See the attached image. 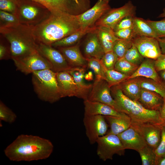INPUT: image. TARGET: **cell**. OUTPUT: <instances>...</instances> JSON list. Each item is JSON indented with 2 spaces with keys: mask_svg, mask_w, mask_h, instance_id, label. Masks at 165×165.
I'll list each match as a JSON object with an SVG mask.
<instances>
[{
  "mask_svg": "<svg viewBox=\"0 0 165 165\" xmlns=\"http://www.w3.org/2000/svg\"><path fill=\"white\" fill-rule=\"evenodd\" d=\"M156 165H165V154L161 156L157 160Z\"/></svg>",
  "mask_w": 165,
  "mask_h": 165,
  "instance_id": "681fc988",
  "label": "cell"
},
{
  "mask_svg": "<svg viewBox=\"0 0 165 165\" xmlns=\"http://www.w3.org/2000/svg\"><path fill=\"white\" fill-rule=\"evenodd\" d=\"M96 32L105 53L112 50L114 44L118 38L111 28L103 26H96Z\"/></svg>",
  "mask_w": 165,
  "mask_h": 165,
  "instance_id": "4316f807",
  "label": "cell"
},
{
  "mask_svg": "<svg viewBox=\"0 0 165 165\" xmlns=\"http://www.w3.org/2000/svg\"><path fill=\"white\" fill-rule=\"evenodd\" d=\"M56 78L61 98L79 97V92L73 77L68 71L56 72Z\"/></svg>",
  "mask_w": 165,
  "mask_h": 165,
  "instance_id": "e0dca14e",
  "label": "cell"
},
{
  "mask_svg": "<svg viewBox=\"0 0 165 165\" xmlns=\"http://www.w3.org/2000/svg\"><path fill=\"white\" fill-rule=\"evenodd\" d=\"M139 153L142 165H156V156L154 149L147 145L140 149Z\"/></svg>",
  "mask_w": 165,
  "mask_h": 165,
  "instance_id": "1f68e13d",
  "label": "cell"
},
{
  "mask_svg": "<svg viewBox=\"0 0 165 165\" xmlns=\"http://www.w3.org/2000/svg\"><path fill=\"white\" fill-rule=\"evenodd\" d=\"M110 88L112 95L119 112L126 114L133 120L163 126L159 111L147 109L138 101L129 99L123 94L118 85Z\"/></svg>",
  "mask_w": 165,
  "mask_h": 165,
  "instance_id": "277c9868",
  "label": "cell"
},
{
  "mask_svg": "<svg viewBox=\"0 0 165 165\" xmlns=\"http://www.w3.org/2000/svg\"><path fill=\"white\" fill-rule=\"evenodd\" d=\"M146 20L153 28L157 38H165V17L158 21Z\"/></svg>",
  "mask_w": 165,
  "mask_h": 165,
  "instance_id": "ab89813d",
  "label": "cell"
},
{
  "mask_svg": "<svg viewBox=\"0 0 165 165\" xmlns=\"http://www.w3.org/2000/svg\"><path fill=\"white\" fill-rule=\"evenodd\" d=\"M103 0V1H105V2H109V1H110V0Z\"/></svg>",
  "mask_w": 165,
  "mask_h": 165,
  "instance_id": "f5cc1de1",
  "label": "cell"
},
{
  "mask_svg": "<svg viewBox=\"0 0 165 165\" xmlns=\"http://www.w3.org/2000/svg\"><path fill=\"white\" fill-rule=\"evenodd\" d=\"M96 28L97 27L95 26L86 29L81 28L68 36L54 42L51 46L55 48H58L74 45L85 35L94 31Z\"/></svg>",
  "mask_w": 165,
  "mask_h": 165,
  "instance_id": "83f0119b",
  "label": "cell"
},
{
  "mask_svg": "<svg viewBox=\"0 0 165 165\" xmlns=\"http://www.w3.org/2000/svg\"><path fill=\"white\" fill-rule=\"evenodd\" d=\"M84 116L101 115L120 116L125 113L118 112L107 104L96 101H84Z\"/></svg>",
  "mask_w": 165,
  "mask_h": 165,
  "instance_id": "44dd1931",
  "label": "cell"
},
{
  "mask_svg": "<svg viewBox=\"0 0 165 165\" xmlns=\"http://www.w3.org/2000/svg\"><path fill=\"white\" fill-rule=\"evenodd\" d=\"M86 69L82 68H72L68 72L73 77L77 84L79 92V98L84 101L87 100L92 88V84L86 83L84 78Z\"/></svg>",
  "mask_w": 165,
  "mask_h": 165,
  "instance_id": "484cf974",
  "label": "cell"
},
{
  "mask_svg": "<svg viewBox=\"0 0 165 165\" xmlns=\"http://www.w3.org/2000/svg\"><path fill=\"white\" fill-rule=\"evenodd\" d=\"M131 125L138 131L147 144L156 149L160 142L163 126L131 120Z\"/></svg>",
  "mask_w": 165,
  "mask_h": 165,
  "instance_id": "5bb4252c",
  "label": "cell"
},
{
  "mask_svg": "<svg viewBox=\"0 0 165 165\" xmlns=\"http://www.w3.org/2000/svg\"><path fill=\"white\" fill-rule=\"evenodd\" d=\"M11 58L10 45L8 40L2 35H0V59Z\"/></svg>",
  "mask_w": 165,
  "mask_h": 165,
  "instance_id": "60d3db41",
  "label": "cell"
},
{
  "mask_svg": "<svg viewBox=\"0 0 165 165\" xmlns=\"http://www.w3.org/2000/svg\"><path fill=\"white\" fill-rule=\"evenodd\" d=\"M104 116L110 127V129L108 130L106 134L117 135L127 129L131 126V119L126 114L120 116Z\"/></svg>",
  "mask_w": 165,
  "mask_h": 165,
  "instance_id": "d4e9b609",
  "label": "cell"
},
{
  "mask_svg": "<svg viewBox=\"0 0 165 165\" xmlns=\"http://www.w3.org/2000/svg\"><path fill=\"white\" fill-rule=\"evenodd\" d=\"M83 123L90 144L96 143L99 137L105 135L108 131V124L103 116H84Z\"/></svg>",
  "mask_w": 165,
  "mask_h": 165,
  "instance_id": "8fae6325",
  "label": "cell"
},
{
  "mask_svg": "<svg viewBox=\"0 0 165 165\" xmlns=\"http://www.w3.org/2000/svg\"><path fill=\"white\" fill-rule=\"evenodd\" d=\"M34 27L20 24L13 27L0 28V34L9 43L11 59L21 57L37 50Z\"/></svg>",
  "mask_w": 165,
  "mask_h": 165,
  "instance_id": "3957f363",
  "label": "cell"
},
{
  "mask_svg": "<svg viewBox=\"0 0 165 165\" xmlns=\"http://www.w3.org/2000/svg\"><path fill=\"white\" fill-rule=\"evenodd\" d=\"M133 40H129L118 38L115 42L112 51L119 59L123 57L127 51L131 47Z\"/></svg>",
  "mask_w": 165,
  "mask_h": 165,
  "instance_id": "836d02e7",
  "label": "cell"
},
{
  "mask_svg": "<svg viewBox=\"0 0 165 165\" xmlns=\"http://www.w3.org/2000/svg\"><path fill=\"white\" fill-rule=\"evenodd\" d=\"M155 67L157 72L165 69V54L162 53L155 60Z\"/></svg>",
  "mask_w": 165,
  "mask_h": 165,
  "instance_id": "bcb514c9",
  "label": "cell"
},
{
  "mask_svg": "<svg viewBox=\"0 0 165 165\" xmlns=\"http://www.w3.org/2000/svg\"><path fill=\"white\" fill-rule=\"evenodd\" d=\"M16 117V114L1 101L0 102V127L2 126V121L9 123H12L15 121Z\"/></svg>",
  "mask_w": 165,
  "mask_h": 165,
  "instance_id": "74e56055",
  "label": "cell"
},
{
  "mask_svg": "<svg viewBox=\"0 0 165 165\" xmlns=\"http://www.w3.org/2000/svg\"><path fill=\"white\" fill-rule=\"evenodd\" d=\"M142 77L127 79L119 85L123 94L129 99L138 101L141 94Z\"/></svg>",
  "mask_w": 165,
  "mask_h": 165,
  "instance_id": "cb8c5ba5",
  "label": "cell"
},
{
  "mask_svg": "<svg viewBox=\"0 0 165 165\" xmlns=\"http://www.w3.org/2000/svg\"><path fill=\"white\" fill-rule=\"evenodd\" d=\"M16 8L15 0H0V10L14 14Z\"/></svg>",
  "mask_w": 165,
  "mask_h": 165,
  "instance_id": "f6af8a7d",
  "label": "cell"
},
{
  "mask_svg": "<svg viewBox=\"0 0 165 165\" xmlns=\"http://www.w3.org/2000/svg\"><path fill=\"white\" fill-rule=\"evenodd\" d=\"M105 80L109 86L119 85L127 79L130 76L118 71L114 69H108L105 68Z\"/></svg>",
  "mask_w": 165,
  "mask_h": 165,
  "instance_id": "4dcf8cb0",
  "label": "cell"
},
{
  "mask_svg": "<svg viewBox=\"0 0 165 165\" xmlns=\"http://www.w3.org/2000/svg\"><path fill=\"white\" fill-rule=\"evenodd\" d=\"M37 50L50 63L54 72L68 71L72 68L61 53L51 46L38 43Z\"/></svg>",
  "mask_w": 165,
  "mask_h": 165,
  "instance_id": "4fadbf2b",
  "label": "cell"
},
{
  "mask_svg": "<svg viewBox=\"0 0 165 165\" xmlns=\"http://www.w3.org/2000/svg\"><path fill=\"white\" fill-rule=\"evenodd\" d=\"M135 16H129L125 17L116 25L113 30L115 31L119 30L133 28Z\"/></svg>",
  "mask_w": 165,
  "mask_h": 165,
  "instance_id": "7bdbcfd3",
  "label": "cell"
},
{
  "mask_svg": "<svg viewBox=\"0 0 165 165\" xmlns=\"http://www.w3.org/2000/svg\"><path fill=\"white\" fill-rule=\"evenodd\" d=\"M136 7L129 1L123 6L110 9L96 23L95 26H105L113 29L116 25L123 19L129 16H134Z\"/></svg>",
  "mask_w": 165,
  "mask_h": 165,
  "instance_id": "30bf717a",
  "label": "cell"
},
{
  "mask_svg": "<svg viewBox=\"0 0 165 165\" xmlns=\"http://www.w3.org/2000/svg\"><path fill=\"white\" fill-rule=\"evenodd\" d=\"M123 57L130 62L138 66L145 59L133 43L131 47L127 51Z\"/></svg>",
  "mask_w": 165,
  "mask_h": 165,
  "instance_id": "d590c367",
  "label": "cell"
},
{
  "mask_svg": "<svg viewBox=\"0 0 165 165\" xmlns=\"http://www.w3.org/2000/svg\"><path fill=\"white\" fill-rule=\"evenodd\" d=\"M133 28L137 36H143L157 38L156 35L151 25L146 20L135 16Z\"/></svg>",
  "mask_w": 165,
  "mask_h": 165,
  "instance_id": "f1b7e54d",
  "label": "cell"
},
{
  "mask_svg": "<svg viewBox=\"0 0 165 165\" xmlns=\"http://www.w3.org/2000/svg\"><path fill=\"white\" fill-rule=\"evenodd\" d=\"M87 68L92 70L96 76L105 79V68L102 63L101 60L95 58L87 59Z\"/></svg>",
  "mask_w": 165,
  "mask_h": 165,
  "instance_id": "8d00e7d4",
  "label": "cell"
},
{
  "mask_svg": "<svg viewBox=\"0 0 165 165\" xmlns=\"http://www.w3.org/2000/svg\"><path fill=\"white\" fill-rule=\"evenodd\" d=\"M117 135L125 149H131L138 152L147 145L138 131L131 125Z\"/></svg>",
  "mask_w": 165,
  "mask_h": 165,
  "instance_id": "ac0fdd59",
  "label": "cell"
},
{
  "mask_svg": "<svg viewBox=\"0 0 165 165\" xmlns=\"http://www.w3.org/2000/svg\"><path fill=\"white\" fill-rule=\"evenodd\" d=\"M110 9L109 2L98 0L92 8L77 15L81 28L86 29L94 26L97 21Z\"/></svg>",
  "mask_w": 165,
  "mask_h": 165,
  "instance_id": "9a60e30c",
  "label": "cell"
},
{
  "mask_svg": "<svg viewBox=\"0 0 165 165\" xmlns=\"http://www.w3.org/2000/svg\"><path fill=\"white\" fill-rule=\"evenodd\" d=\"M118 59L117 56L112 50L105 53L101 61L106 69H114L115 65Z\"/></svg>",
  "mask_w": 165,
  "mask_h": 165,
  "instance_id": "f35d334b",
  "label": "cell"
},
{
  "mask_svg": "<svg viewBox=\"0 0 165 165\" xmlns=\"http://www.w3.org/2000/svg\"><path fill=\"white\" fill-rule=\"evenodd\" d=\"M157 39L158 41L162 53L165 54V38Z\"/></svg>",
  "mask_w": 165,
  "mask_h": 165,
  "instance_id": "c3c4849f",
  "label": "cell"
},
{
  "mask_svg": "<svg viewBox=\"0 0 165 165\" xmlns=\"http://www.w3.org/2000/svg\"><path fill=\"white\" fill-rule=\"evenodd\" d=\"M14 14L20 24L35 26L47 19L51 13L42 5L31 0H15Z\"/></svg>",
  "mask_w": 165,
  "mask_h": 165,
  "instance_id": "8992f818",
  "label": "cell"
},
{
  "mask_svg": "<svg viewBox=\"0 0 165 165\" xmlns=\"http://www.w3.org/2000/svg\"><path fill=\"white\" fill-rule=\"evenodd\" d=\"M158 17H165V8L163 9V12L158 16Z\"/></svg>",
  "mask_w": 165,
  "mask_h": 165,
  "instance_id": "816d5d0a",
  "label": "cell"
},
{
  "mask_svg": "<svg viewBox=\"0 0 165 165\" xmlns=\"http://www.w3.org/2000/svg\"><path fill=\"white\" fill-rule=\"evenodd\" d=\"M57 48L63 55L72 68H87V60L82 55L78 45Z\"/></svg>",
  "mask_w": 165,
  "mask_h": 165,
  "instance_id": "ffe728a7",
  "label": "cell"
},
{
  "mask_svg": "<svg viewBox=\"0 0 165 165\" xmlns=\"http://www.w3.org/2000/svg\"><path fill=\"white\" fill-rule=\"evenodd\" d=\"M161 80L165 82V69L157 72Z\"/></svg>",
  "mask_w": 165,
  "mask_h": 165,
  "instance_id": "f907efd6",
  "label": "cell"
},
{
  "mask_svg": "<svg viewBox=\"0 0 165 165\" xmlns=\"http://www.w3.org/2000/svg\"><path fill=\"white\" fill-rule=\"evenodd\" d=\"M43 6L51 13L79 15L90 8V0H31Z\"/></svg>",
  "mask_w": 165,
  "mask_h": 165,
  "instance_id": "52a82bcc",
  "label": "cell"
},
{
  "mask_svg": "<svg viewBox=\"0 0 165 165\" xmlns=\"http://www.w3.org/2000/svg\"><path fill=\"white\" fill-rule=\"evenodd\" d=\"M96 29L87 34L83 48L84 56L86 59L95 58L101 60L105 53L99 39Z\"/></svg>",
  "mask_w": 165,
  "mask_h": 165,
  "instance_id": "d6986e66",
  "label": "cell"
},
{
  "mask_svg": "<svg viewBox=\"0 0 165 165\" xmlns=\"http://www.w3.org/2000/svg\"><path fill=\"white\" fill-rule=\"evenodd\" d=\"M32 74L34 89L40 100L53 103L61 98L56 72L51 69H45L35 71Z\"/></svg>",
  "mask_w": 165,
  "mask_h": 165,
  "instance_id": "5b68a950",
  "label": "cell"
},
{
  "mask_svg": "<svg viewBox=\"0 0 165 165\" xmlns=\"http://www.w3.org/2000/svg\"><path fill=\"white\" fill-rule=\"evenodd\" d=\"M114 32L118 38L126 40H132L137 36L133 28L119 30Z\"/></svg>",
  "mask_w": 165,
  "mask_h": 165,
  "instance_id": "b9f144b4",
  "label": "cell"
},
{
  "mask_svg": "<svg viewBox=\"0 0 165 165\" xmlns=\"http://www.w3.org/2000/svg\"><path fill=\"white\" fill-rule=\"evenodd\" d=\"M163 98V103L159 110L160 116L163 121V126L165 125V98Z\"/></svg>",
  "mask_w": 165,
  "mask_h": 165,
  "instance_id": "7dc6e473",
  "label": "cell"
},
{
  "mask_svg": "<svg viewBox=\"0 0 165 165\" xmlns=\"http://www.w3.org/2000/svg\"><path fill=\"white\" fill-rule=\"evenodd\" d=\"M138 101L147 109L159 111L163 103L164 98L155 92L141 88L140 96Z\"/></svg>",
  "mask_w": 165,
  "mask_h": 165,
  "instance_id": "7402d4cb",
  "label": "cell"
},
{
  "mask_svg": "<svg viewBox=\"0 0 165 165\" xmlns=\"http://www.w3.org/2000/svg\"><path fill=\"white\" fill-rule=\"evenodd\" d=\"M19 24L18 20L14 14L0 10V28L12 27Z\"/></svg>",
  "mask_w": 165,
  "mask_h": 165,
  "instance_id": "e575fe53",
  "label": "cell"
},
{
  "mask_svg": "<svg viewBox=\"0 0 165 165\" xmlns=\"http://www.w3.org/2000/svg\"><path fill=\"white\" fill-rule=\"evenodd\" d=\"M77 16L63 12L51 13L50 16L33 27L36 42L51 46L81 29Z\"/></svg>",
  "mask_w": 165,
  "mask_h": 165,
  "instance_id": "6da1fadb",
  "label": "cell"
},
{
  "mask_svg": "<svg viewBox=\"0 0 165 165\" xmlns=\"http://www.w3.org/2000/svg\"><path fill=\"white\" fill-rule=\"evenodd\" d=\"M138 66L128 61L124 57L119 59L114 69L129 76L131 75L137 69Z\"/></svg>",
  "mask_w": 165,
  "mask_h": 165,
  "instance_id": "d6a6232c",
  "label": "cell"
},
{
  "mask_svg": "<svg viewBox=\"0 0 165 165\" xmlns=\"http://www.w3.org/2000/svg\"><path fill=\"white\" fill-rule=\"evenodd\" d=\"M155 60L145 58L137 70L127 79L137 77L149 78L157 82L162 81L155 67Z\"/></svg>",
  "mask_w": 165,
  "mask_h": 165,
  "instance_id": "603a6c76",
  "label": "cell"
},
{
  "mask_svg": "<svg viewBox=\"0 0 165 165\" xmlns=\"http://www.w3.org/2000/svg\"><path fill=\"white\" fill-rule=\"evenodd\" d=\"M96 143L97 155L104 161L112 160L115 154L124 155L125 149L117 135L106 134L99 137Z\"/></svg>",
  "mask_w": 165,
  "mask_h": 165,
  "instance_id": "ba28073f",
  "label": "cell"
},
{
  "mask_svg": "<svg viewBox=\"0 0 165 165\" xmlns=\"http://www.w3.org/2000/svg\"><path fill=\"white\" fill-rule=\"evenodd\" d=\"M141 88L155 92L165 98V82H159L149 78L142 77L141 81Z\"/></svg>",
  "mask_w": 165,
  "mask_h": 165,
  "instance_id": "f546056e",
  "label": "cell"
},
{
  "mask_svg": "<svg viewBox=\"0 0 165 165\" xmlns=\"http://www.w3.org/2000/svg\"><path fill=\"white\" fill-rule=\"evenodd\" d=\"M87 100L107 104L119 112L112 95L110 87L107 81L101 77L96 76Z\"/></svg>",
  "mask_w": 165,
  "mask_h": 165,
  "instance_id": "7c38bea8",
  "label": "cell"
},
{
  "mask_svg": "<svg viewBox=\"0 0 165 165\" xmlns=\"http://www.w3.org/2000/svg\"><path fill=\"white\" fill-rule=\"evenodd\" d=\"M12 60L17 69L25 74L37 71L52 69L50 63L37 50L24 57Z\"/></svg>",
  "mask_w": 165,
  "mask_h": 165,
  "instance_id": "9c48e42d",
  "label": "cell"
},
{
  "mask_svg": "<svg viewBox=\"0 0 165 165\" xmlns=\"http://www.w3.org/2000/svg\"><path fill=\"white\" fill-rule=\"evenodd\" d=\"M53 146L49 140L38 136L21 134L5 149L6 156L14 161H31L48 158Z\"/></svg>",
  "mask_w": 165,
  "mask_h": 165,
  "instance_id": "7a4b0ae2",
  "label": "cell"
},
{
  "mask_svg": "<svg viewBox=\"0 0 165 165\" xmlns=\"http://www.w3.org/2000/svg\"><path fill=\"white\" fill-rule=\"evenodd\" d=\"M133 42L144 58L156 60L162 54L156 38L143 36H137Z\"/></svg>",
  "mask_w": 165,
  "mask_h": 165,
  "instance_id": "2e32d148",
  "label": "cell"
},
{
  "mask_svg": "<svg viewBox=\"0 0 165 165\" xmlns=\"http://www.w3.org/2000/svg\"><path fill=\"white\" fill-rule=\"evenodd\" d=\"M154 151L156 156V163L160 157L165 154V125L162 126L160 142Z\"/></svg>",
  "mask_w": 165,
  "mask_h": 165,
  "instance_id": "ee69618b",
  "label": "cell"
}]
</instances>
